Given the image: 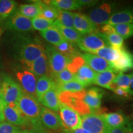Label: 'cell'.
I'll use <instances>...</instances> for the list:
<instances>
[{
  "mask_svg": "<svg viewBox=\"0 0 133 133\" xmlns=\"http://www.w3.org/2000/svg\"><path fill=\"white\" fill-rule=\"evenodd\" d=\"M15 57L26 67L45 52V48L37 38L20 35L15 40Z\"/></svg>",
  "mask_w": 133,
  "mask_h": 133,
  "instance_id": "6da1fadb",
  "label": "cell"
},
{
  "mask_svg": "<svg viewBox=\"0 0 133 133\" xmlns=\"http://www.w3.org/2000/svg\"><path fill=\"white\" fill-rule=\"evenodd\" d=\"M17 104L22 114L30 123L31 129L43 128L40 121V114L42 107L36 97L23 92Z\"/></svg>",
  "mask_w": 133,
  "mask_h": 133,
  "instance_id": "7a4b0ae2",
  "label": "cell"
},
{
  "mask_svg": "<svg viewBox=\"0 0 133 133\" xmlns=\"http://www.w3.org/2000/svg\"><path fill=\"white\" fill-rule=\"evenodd\" d=\"M85 94L84 90L79 92H59L60 102L70 107L81 116L91 114V109L84 101Z\"/></svg>",
  "mask_w": 133,
  "mask_h": 133,
  "instance_id": "3957f363",
  "label": "cell"
},
{
  "mask_svg": "<svg viewBox=\"0 0 133 133\" xmlns=\"http://www.w3.org/2000/svg\"><path fill=\"white\" fill-rule=\"evenodd\" d=\"M23 91L19 83L6 74H1L0 93L6 104L17 103Z\"/></svg>",
  "mask_w": 133,
  "mask_h": 133,
  "instance_id": "277c9868",
  "label": "cell"
},
{
  "mask_svg": "<svg viewBox=\"0 0 133 133\" xmlns=\"http://www.w3.org/2000/svg\"><path fill=\"white\" fill-rule=\"evenodd\" d=\"M44 48L45 53L48 57L51 76L59 74L66 69V66L70 61L69 58L65 57L59 52L54 46L46 44Z\"/></svg>",
  "mask_w": 133,
  "mask_h": 133,
  "instance_id": "5b68a950",
  "label": "cell"
},
{
  "mask_svg": "<svg viewBox=\"0 0 133 133\" xmlns=\"http://www.w3.org/2000/svg\"><path fill=\"white\" fill-rule=\"evenodd\" d=\"M116 8L115 2H103L91 10L88 17L96 26L106 24Z\"/></svg>",
  "mask_w": 133,
  "mask_h": 133,
  "instance_id": "8992f818",
  "label": "cell"
},
{
  "mask_svg": "<svg viewBox=\"0 0 133 133\" xmlns=\"http://www.w3.org/2000/svg\"><path fill=\"white\" fill-rule=\"evenodd\" d=\"M1 26L4 29L19 33L29 32L33 30L31 19L20 14L17 10L6 21L1 23Z\"/></svg>",
  "mask_w": 133,
  "mask_h": 133,
  "instance_id": "52a82bcc",
  "label": "cell"
},
{
  "mask_svg": "<svg viewBox=\"0 0 133 133\" xmlns=\"http://www.w3.org/2000/svg\"><path fill=\"white\" fill-rule=\"evenodd\" d=\"M17 79L22 90L26 94L36 97V76L24 66L17 68L16 70Z\"/></svg>",
  "mask_w": 133,
  "mask_h": 133,
  "instance_id": "ba28073f",
  "label": "cell"
},
{
  "mask_svg": "<svg viewBox=\"0 0 133 133\" xmlns=\"http://www.w3.org/2000/svg\"><path fill=\"white\" fill-rule=\"evenodd\" d=\"M4 120L8 123L26 129H31L30 123L18 107L17 103L6 104L4 109Z\"/></svg>",
  "mask_w": 133,
  "mask_h": 133,
  "instance_id": "9c48e42d",
  "label": "cell"
},
{
  "mask_svg": "<svg viewBox=\"0 0 133 133\" xmlns=\"http://www.w3.org/2000/svg\"><path fill=\"white\" fill-rule=\"evenodd\" d=\"M81 127L91 133H106L109 129L102 114L94 113L81 116Z\"/></svg>",
  "mask_w": 133,
  "mask_h": 133,
  "instance_id": "30bf717a",
  "label": "cell"
},
{
  "mask_svg": "<svg viewBox=\"0 0 133 133\" xmlns=\"http://www.w3.org/2000/svg\"><path fill=\"white\" fill-rule=\"evenodd\" d=\"M59 111L60 118L65 130L73 131L81 127V116L75 110L61 103Z\"/></svg>",
  "mask_w": 133,
  "mask_h": 133,
  "instance_id": "8fae6325",
  "label": "cell"
},
{
  "mask_svg": "<svg viewBox=\"0 0 133 133\" xmlns=\"http://www.w3.org/2000/svg\"><path fill=\"white\" fill-rule=\"evenodd\" d=\"M76 45L81 51L91 54L101 48L109 46L99 32L83 35Z\"/></svg>",
  "mask_w": 133,
  "mask_h": 133,
  "instance_id": "7c38bea8",
  "label": "cell"
},
{
  "mask_svg": "<svg viewBox=\"0 0 133 133\" xmlns=\"http://www.w3.org/2000/svg\"><path fill=\"white\" fill-rule=\"evenodd\" d=\"M40 121L42 127L48 131H63V126L59 115L57 112L42 107L40 114Z\"/></svg>",
  "mask_w": 133,
  "mask_h": 133,
  "instance_id": "4fadbf2b",
  "label": "cell"
},
{
  "mask_svg": "<svg viewBox=\"0 0 133 133\" xmlns=\"http://www.w3.org/2000/svg\"><path fill=\"white\" fill-rule=\"evenodd\" d=\"M120 49L121 55L119 59L111 63L112 70L116 74L133 70V54L123 47Z\"/></svg>",
  "mask_w": 133,
  "mask_h": 133,
  "instance_id": "5bb4252c",
  "label": "cell"
},
{
  "mask_svg": "<svg viewBox=\"0 0 133 133\" xmlns=\"http://www.w3.org/2000/svg\"><path fill=\"white\" fill-rule=\"evenodd\" d=\"M74 28L82 35L97 33V27L89 19L87 15L75 12L74 15Z\"/></svg>",
  "mask_w": 133,
  "mask_h": 133,
  "instance_id": "9a60e30c",
  "label": "cell"
},
{
  "mask_svg": "<svg viewBox=\"0 0 133 133\" xmlns=\"http://www.w3.org/2000/svg\"><path fill=\"white\" fill-rule=\"evenodd\" d=\"M81 55L86 64L96 73L112 70L111 63L99 56L87 52L81 54Z\"/></svg>",
  "mask_w": 133,
  "mask_h": 133,
  "instance_id": "2e32d148",
  "label": "cell"
},
{
  "mask_svg": "<svg viewBox=\"0 0 133 133\" xmlns=\"http://www.w3.org/2000/svg\"><path fill=\"white\" fill-rule=\"evenodd\" d=\"M103 95V91L97 87L91 88L86 91L84 101L92 113L97 114V110L101 109Z\"/></svg>",
  "mask_w": 133,
  "mask_h": 133,
  "instance_id": "e0dca14e",
  "label": "cell"
},
{
  "mask_svg": "<svg viewBox=\"0 0 133 133\" xmlns=\"http://www.w3.org/2000/svg\"><path fill=\"white\" fill-rule=\"evenodd\" d=\"M25 68L34 74L36 77L51 76L48 57L45 52Z\"/></svg>",
  "mask_w": 133,
  "mask_h": 133,
  "instance_id": "ac0fdd59",
  "label": "cell"
},
{
  "mask_svg": "<svg viewBox=\"0 0 133 133\" xmlns=\"http://www.w3.org/2000/svg\"><path fill=\"white\" fill-rule=\"evenodd\" d=\"M39 103H41L44 107L54 112H57L59 110L61 102L56 84L43 96Z\"/></svg>",
  "mask_w": 133,
  "mask_h": 133,
  "instance_id": "d6986e66",
  "label": "cell"
},
{
  "mask_svg": "<svg viewBox=\"0 0 133 133\" xmlns=\"http://www.w3.org/2000/svg\"><path fill=\"white\" fill-rule=\"evenodd\" d=\"M96 74L95 71L85 64L81 66L75 74V80L81 83L84 87L90 86L94 83Z\"/></svg>",
  "mask_w": 133,
  "mask_h": 133,
  "instance_id": "ffe728a7",
  "label": "cell"
},
{
  "mask_svg": "<svg viewBox=\"0 0 133 133\" xmlns=\"http://www.w3.org/2000/svg\"><path fill=\"white\" fill-rule=\"evenodd\" d=\"M107 24L111 25L121 24H133V8L129 7L114 13Z\"/></svg>",
  "mask_w": 133,
  "mask_h": 133,
  "instance_id": "44dd1931",
  "label": "cell"
},
{
  "mask_svg": "<svg viewBox=\"0 0 133 133\" xmlns=\"http://www.w3.org/2000/svg\"><path fill=\"white\" fill-rule=\"evenodd\" d=\"M102 116L108 127L110 128L125 126L131 122L128 118L121 112L104 114Z\"/></svg>",
  "mask_w": 133,
  "mask_h": 133,
  "instance_id": "7402d4cb",
  "label": "cell"
},
{
  "mask_svg": "<svg viewBox=\"0 0 133 133\" xmlns=\"http://www.w3.org/2000/svg\"><path fill=\"white\" fill-rule=\"evenodd\" d=\"M55 85L56 83L51 76H43L38 78L36 86V97L39 102L43 96Z\"/></svg>",
  "mask_w": 133,
  "mask_h": 133,
  "instance_id": "603a6c76",
  "label": "cell"
},
{
  "mask_svg": "<svg viewBox=\"0 0 133 133\" xmlns=\"http://www.w3.org/2000/svg\"><path fill=\"white\" fill-rule=\"evenodd\" d=\"M17 11L20 14L29 19L40 16L41 9L39 1H35L34 3L30 4H20L17 9Z\"/></svg>",
  "mask_w": 133,
  "mask_h": 133,
  "instance_id": "cb8c5ba5",
  "label": "cell"
},
{
  "mask_svg": "<svg viewBox=\"0 0 133 133\" xmlns=\"http://www.w3.org/2000/svg\"><path fill=\"white\" fill-rule=\"evenodd\" d=\"M40 34L46 41L54 46L58 45L65 39L59 30L54 25L50 26L49 29L40 31Z\"/></svg>",
  "mask_w": 133,
  "mask_h": 133,
  "instance_id": "d4e9b609",
  "label": "cell"
},
{
  "mask_svg": "<svg viewBox=\"0 0 133 133\" xmlns=\"http://www.w3.org/2000/svg\"><path fill=\"white\" fill-rule=\"evenodd\" d=\"M92 54L112 63L119 59L120 57L121 52L120 49H115L110 46H106L94 51Z\"/></svg>",
  "mask_w": 133,
  "mask_h": 133,
  "instance_id": "484cf974",
  "label": "cell"
},
{
  "mask_svg": "<svg viewBox=\"0 0 133 133\" xmlns=\"http://www.w3.org/2000/svg\"><path fill=\"white\" fill-rule=\"evenodd\" d=\"M17 3L13 0H0V23H3L16 11Z\"/></svg>",
  "mask_w": 133,
  "mask_h": 133,
  "instance_id": "4316f807",
  "label": "cell"
},
{
  "mask_svg": "<svg viewBox=\"0 0 133 133\" xmlns=\"http://www.w3.org/2000/svg\"><path fill=\"white\" fill-rule=\"evenodd\" d=\"M54 47L59 52L70 59L81 54L76 44L69 42L65 39Z\"/></svg>",
  "mask_w": 133,
  "mask_h": 133,
  "instance_id": "83f0119b",
  "label": "cell"
},
{
  "mask_svg": "<svg viewBox=\"0 0 133 133\" xmlns=\"http://www.w3.org/2000/svg\"><path fill=\"white\" fill-rule=\"evenodd\" d=\"M116 73L113 70L104 71L101 73H97L93 84L101 87L107 88L108 86L114 81L116 77Z\"/></svg>",
  "mask_w": 133,
  "mask_h": 133,
  "instance_id": "f1b7e54d",
  "label": "cell"
},
{
  "mask_svg": "<svg viewBox=\"0 0 133 133\" xmlns=\"http://www.w3.org/2000/svg\"><path fill=\"white\" fill-rule=\"evenodd\" d=\"M59 30L60 33H61L63 37L65 40L69 41L71 43L77 44L78 41L82 37L83 35L80 34L78 31L76 30L75 29H70V28H66L62 26L59 25H54Z\"/></svg>",
  "mask_w": 133,
  "mask_h": 133,
  "instance_id": "f546056e",
  "label": "cell"
},
{
  "mask_svg": "<svg viewBox=\"0 0 133 133\" xmlns=\"http://www.w3.org/2000/svg\"><path fill=\"white\" fill-rule=\"evenodd\" d=\"M74 12L71 11L59 9V15L57 19L53 23L54 25H59L64 27L75 29L74 24Z\"/></svg>",
  "mask_w": 133,
  "mask_h": 133,
  "instance_id": "4dcf8cb0",
  "label": "cell"
},
{
  "mask_svg": "<svg viewBox=\"0 0 133 133\" xmlns=\"http://www.w3.org/2000/svg\"><path fill=\"white\" fill-rule=\"evenodd\" d=\"M41 6V17L54 22L59 15V9L50 4V1H39Z\"/></svg>",
  "mask_w": 133,
  "mask_h": 133,
  "instance_id": "1f68e13d",
  "label": "cell"
},
{
  "mask_svg": "<svg viewBox=\"0 0 133 133\" xmlns=\"http://www.w3.org/2000/svg\"><path fill=\"white\" fill-rule=\"evenodd\" d=\"M50 4L59 10L68 11L82 8L78 0H52L50 1Z\"/></svg>",
  "mask_w": 133,
  "mask_h": 133,
  "instance_id": "d6a6232c",
  "label": "cell"
},
{
  "mask_svg": "<svg viewBox=\"0 0 133 133\" xmlns=\"http://www.w3.org/2000/svg\"><path fill=\"white\" fill-rule=\"evenodd\" d=\"M56 88L59 92H79V91H83L85 88L84 86L76 80H73L70 82L64 83V84H56Z\"/></svg>",
  "mask_w": 133,
  "mask_h": 133,
  "instance_id": "836d02e7",
  "label": "cell"
},
{
  "mask_svg": "<svg viewBox=\"0 0 133 133\" xmlns=\"http://www.w3.org/2000/svg\"><path fill=\"white\" fill-rule=\"evenodd\" d=\"M99 34L105 39L109 46L110 47L119 49L124 46V39L116 33L110 34L109 35H104L101 33H99Z\"/></svg>",
  "mask_w": 133,
  "mask_h": 133,
  "instance_id": "e575fe53",
  "label": "cell"
},
{
  "mask_svg": "<svg viewBox=\"0 0 133 133\" xmlns=\"http://www.w3.org/2000/svg\"><path fill=\"white\" fill-rule=\"evenodd\" d=\"M113 26L115 32L124 39L133 36V24H121Z\"/></svg>",
  "mask_w": 133,
  "mask_h": 133,
  "instance_id": "d590c367",
  "label": "cell"
},
{
  "mask_svg": "<svg viewBox=\"0 0 133 133\" xmlns=\"http://www.w3.org/2000/svg\"><path fill=\"white\" fill-rule=\"evenodd\" d=\"M56 84H61L75 80V75L69 71L67 69H64L59 74L52 76Z\"/></svg>",
  "mask_w": 133,
  "mask_h": 133,
  "instance_id": "8d00e7d4",
  "label": "cell"
},
{
  "mask_svg": "<svg viewBox=\"0 0 133 133\" xmlns=\"http://www.w3.org/2000/svg\"><path fill=\"white\" fill-rule=\"evenodd\" d=\"M31 23H32L33 29L41 31L52 26L54 22L46 19L41 16H38L31 19Z\"/></svg>",
  "mask_w": 133,
  "mask_h": 133,
  "instance_id": "74e56055",
  "label": "cell"
},
{
  "mask_svg": "<svg viewBox=\"0 0 133 133\" xmlns=\"http://www.w3.org/2000/svg\"><path fill=\"white\" fill-rule=\"evenodd\" d=\"M113 81L115 83L117 87L122 88L129 92L131 83L130 74H124L123 73H119L116 76Z\"/></svg>",
  "mask_w": 133,
  "mask_h": 133,
  "instance_id": "f35d334b",
  "label": "cell"
},
{
  "mask_svg": "<svg viewBox=\"0 0 133 133\" xmlns=\"http://www.w3.org/2000/svg\"><path fill=\"white\" fill-rule=\"evenodd\" d=\"M85 64L86 63L84 62V60L83 59L80 54L71 58L67 66H66V69L75 75L76 73V71L78 70L79 68Z\"/></svg>",
  "mask_w": 133,
  "mask_h": 133,
  "instance_id": "ab89813d",
  "label": "cell"
},
{
  "mask_svg": "<svg viewBox=\"0 0 133 133\" xmlns=\"http://www.w3.org/2000/svg\"><path fill=\"white\" fill-rule=\"evenodd\" d=\"M23 128L8 123L7 122H0V133H20Z\"/></svg>",
  "mask_w": 133,
  "mask_h": 133,
  "instance_id": "60d3db41",
  "label": "cell"
},
{
  "mask_svg": "<svg viewBox=\"0 0 133 133\" xmlns=\"http://www.w3.org/2000/svg\"><path fill=\"white\" fill-rule=\"evenodd\" d=\"M106 133H133V123L119 128H109Z\"/></svg>",
  "mask_w": 133,
  "mask_h": 133,
  "instance_id": "b9f144b4",
  "label": "cell"
},
{
  "mask_svg": "<svg viewBox=\"0 0 133 133\" xmlns=\"http://www.w3.org/2000/svg\"><path fill=\"white\" fill-rule=\"evenodd\" d=\"M114 94L117 97L121 100H128L131 99L132 96L129 94V92L126 91L124 89L120 88H116L115 90L113 91Z\"/></svg>",
  "mask_w": 133,
  "mask_h": 133,
  "instance_id": "7bdbcfd3",
  "label": "cell"
},
{
  "mask_svg": "<svg viewBox=\"0 0 133 133\" xmlns=\"http://www.w3.org/2000/svg\"><path fill=\"white\" fill-rule=\"evenodd\" d=\"M101 33L104 35H109L110 34H112V33H115V30L114 27L113 25H111L106 24H104L101 29Z\"/></svg>",
  "mask_w": 133,
  "mask_h": 133,
  "instance_id": "ee69618b",
  "label": "cell"
},
{
  "mask_svg": "<svg viewBox=\"0 0 133 133\" xmlns=\"http://www.w3.org/2000/svg\"><path fill=\"white\" fill-rule=\"evenodd\" d=\"M20 133H53L52 131L46 130L45 129H23Z\"/></svg>",
  "mask_w": 133,
  "mask_h": 133,
  "instance_id": "f6af8a7d",
  "label": "cell"
},
{
  "mask_svg": "<svg viewBox=\"0 0 133 133\" xmlns=\"http://www.w3.org/2000/svg\"><path fill=\"white\" fill-rule=\"evenodd\" d=\"M78 1L82 8L84 6L85 7H91L99 2V1H94V0H78Z\"/></svg>",
  "mask_w": 133,
  "mask_h": 133,
  "instance_id": "bcb514c9",
  "label": "cell"
},
{
  "mask_svg": "<svg viewBox=\"0 0 133 133\" xmlns=\"http://www.w3.org/2000/svg\"><path fill=\"white\" fill-rule=\"evenodd\" d=\"M6 105V103L3 100V98L0 93V122H3L4 121V109Z\"/></svg>",
  "mask_w": 133,
  "mask_h": 133,
  "instance_id": "7dc6e473",
  "label": "cell"
},
{
  "mask_svg": "<svg viewBox=\"0 0 133 133\" xmlns=\"http://www.w3.org/2000/svg\"><path fill=\"white\" fill-rule=\"evenodd\" d=\"M70 132H71V133H91L89 131L86 130V129L82 128L81 127L79 128L76 129L73 131H70Z\"/></svg>",
  "mask_w": 133,
  "mask_h": 133,
  "instance_id": "c3c4849f",
  "label": "cell"
},
{
  "mask_svg": "<svg viewBox=\"0 0 133 133\" xmlns=\"http://www.w3.org/2000/svg\"><path fill=\"white\" fill-rule=\"evenodd\" d=\"M131 75V83H130V87H129V92L131 96H133V73L130 74Z\"/></svg>",
  "mask_w": 133,
  "mask_h": 133,
  "instance_id": "681fc988",
  "label": "cell"
},
{
  "mask_svg": "<svg viewBox=\"0 0 133 133\" xmlns=\"http://www.w3.org/2000/svg\"><path fill=\"white\" fill-rule=\"evenodd\" d=\"M4 29H3L2 26H0V38H1V36H2L3 32H4Z\"/></svg>",
  "mask_w": 133,
  "mask_h": 133,
  "instance_id": "f907efd6",
  "label": "cell"
},
{
  "mask_svg": "<svg viewBox=\"0 0 133 133\" xmlns=\"http://www.w3.org/2000/svg\"><path fill=\"white\" fill-rule=\"evenodd\" d=\"M60 133H71V132H70V131H66V130H64L63 131H61Z\"/></svg>",
  "mask_w": 133,
  "mask_h": 133,
  "instance_id": "816d5d0a",
  "label": "cell"
},
{
  "mask_svg": "<svg viewBox=\"0 0 133 133\" xmlns=\"http://www.w3.org/2000/svg\"><path fill=\"white\" fill-rule=\"evenodd\" d=\"M1 77H0V88H1Z\"/></svg>",
  "mask_w": 133,
  "mask_h": 133,
  "instance_id": "f5cc1de1",
  "label": "cell"
}]
</instances>
